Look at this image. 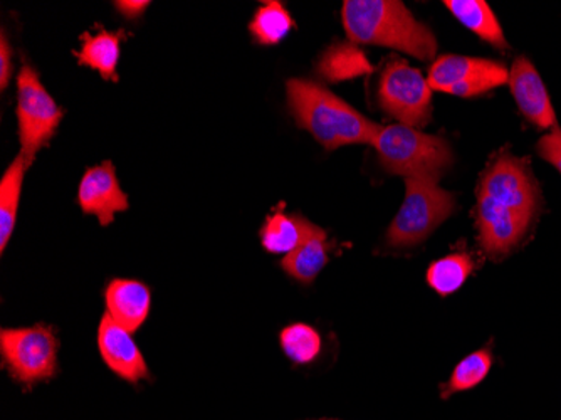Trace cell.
Listing matches in <instances>:
<instances>
[{"label":"cell","mask_w":561,"mask_h":420,"mask_svg":"<svg viewBox=\"0 0 561 420\" xmlns=\"http://www.w3.org/2000/svg\"><path fill=\"white\" fill-rule=\"evenodd\" d=\"M342 21L353 44L392 47L421 61L436 58V36L397 0H346Z\"/></svg>","instance_id":"obj_1"},{"label":"cell","mask_w":561,"mask_h":420,"mask_svg":"<svg viewBox=\"0 0 561 420\" xmlns=\"http://www.w3.org/2000/svg\"><path fill=\"white\" fill-rule=\"evenodd\" d=\"M286 94L296 125L310 132L327 150H336L345 145L371 144L380 128L342 98L313 81L289 80Z\"/></svg>","instance_id":"obj_2"},{"label":"cell","mask_w":561,"mask_h":420,"mask_svg":"<svg viewBox=\"0 0 561 420\" xmlns=\"http://www.w3.org/2000/svg\"><path fill=\"white\" fill-rule=\"evenodd\" d=\"M378 162L389 173L405 179H439L453 163V150L444 138L422 134L411 126H380L374 141Z\"/></svg>","instance_id":"obj_3"},{"label":"cell","mask_w":561,"mask_h":420,"mask_svg":"<svg viewBox=\"0 0 561 420\" xmlns=\"http://www.w3.org/2000/svg\"><path fill=\"white\" fill-rule=\"evenodd\" d=\"M59 340L55 328L34 325L30 328H2L0 356L9 377L25 391L58 375Z\"/></svg>","instance_id":"obj_4"},{"label":"cell","mask_w":561,"mask_h":420,"mask_svg":"<svg viewBox=\"0 0 561 420\" xmlns=\"http://www.w3.org/2000/svg\"><path fill=\"white\" fill-rule=\"evenodd\" d=\"M405 201L387 230V246L414 248L431 236L456 211L453 194L434 179H407Z\"/></svg>","instance_id":"obj_5"},{"label":"cell","mask_w":561,"mask_h":420,"mask_svg":"<svg viewBox=\"0 0 561 420\" xmlns=\"http://www.w3.org/2000/svg\"><path fill=\"white\" fill-rule=\"evenodd\" d=\"M65 118L55 98L41 83L33 66H22L18 76V123L21 155L33 166L41 148L46 147Z\"/></svg>","instance_id":"obj_6"},{"label":"cell","mask_w":561,"mask_h":420,"mask_svg":"<svg viewBox=\"0 0 561 420\" xmlns=\"http://www.w3.org/2000/svg\"><path fill=\"white\" fill-rule=\"evenodd\" d=\"M378 103L381 110L400 125L421 129L431 122L432 88L419 69L402 59L387 63L378 81Z\"/></svg>","instance_id":"obj_7"},{"label":"cell","mask_w":561,"mask_h":420,"mask_svg":"<svg viewBox=\"0 0 561 420\" xmlns=\"http://www.w3.org/2000/svg\"><path fill=\"white\" fill-rule=\"evenodd\" d=\"M427 81L432 90L472 98L506 84L510 72L503 65L490 59L446 55L431 66Z\"/></svg>","instance_id":"obj_8"},{"label":"cell","mask_w":561,"mask_h":420,"mask_svg":"<svg viewBox=\"0 0 561 420\" xmlns=\"http://www.w3.org/2000/svg\"><path fill=\"white\" fill-rule=\"evenodd\" d=\"M493 198L504 207L533 219L538 208V185L525 160L510 154L497 155L484 170L479 182V194Z\"/></svg>","instance_id":"obj_9"},{"label":"cell","mask_w":561,"mask_h":420,"mask_svg":"<svg viewBox=\"0 0 561 420\" xmlns=\"http://www.w3.org/2000/svg\"><path fill=\"white\" fill-rule=\"evenodd\" d=\"M529 217L497 204L486 195H478L476 224L479 245L491 259H501L518 248L531 226Z\"/></svg>","instance_id":"obj_10"},{"label":"cell","mask_w":561,"mask_h":420,"mask_svg":"<svg viewBox=\"0 0 561 420\" xmlns=\"http://www.w3.org/2000/svg\"><path fill=\"white\" fill-rule=\"evenodd\" d=\"M98 350L101 360L122 381L134 385L150 381V371L135 343L134 333L116 323L108 313L103 315L98 327Z\"/></svg>","instance_id":"obj_11"},{"label":"cell","mask_w":561,"mask_h":420,"mask_svg":"<svg viewBox=\"0 0 561 420\" xmlns=\"http://www.w3.org/2000/svg\"><path fill=\"white\" fill-rule=\"evenodd\" d=\"M78 204L83 214L96 216L103 227L110 226L116 214L128 211V195L119 188L115 167L110 160L84 172L78 188Z\"/></svg>","instance_id":"obj_12"},{"label":"cell","mask_w":561,"mask_h":420,"mask_svg":"<svg viewBox=\"0 0 561 420\" xmlns=\"http://www.w3.org/2000/svg\"><path fill=\"white\" fill-rule=\"evenodd\" d=\"M507 83L512 88L519 112L529 122L540 128L557 126V116H554L553 104L548 97L547 88H545L537 68L528 59L518 58L513 63Z\"/></svg>","instance_id":"obj_13"},{"label":"cell","mask_w":561,"mask_h":420,"mask_svg":"<svg viewBox=\"0 0 561 420\" xmlns=\"http://www.w3.org/2000/svg\"><path fill=\"white\" fill-rule=\"evenodd\" d=\"M105 305L106 313L116 323L135 333L150 315V287L141 281L115 277L106 284Z\"/></svg>","instance_id":"obj_14"},{"label":"cell","mask_w":561,"mask_h":420,"mask_svg":"<svg viewBox=\"0 0 561 420\" xmlns=\"http://www.w3.org/2000/svg\"><path fill=\"white\" fill-rule=\"evenodd\" d=\"M324 234L321 227L314 226L310 220L298 214L283 213V208H277L273 216L266 217L263 227L260 230L263 248L271 254H285L296 251L299 246L318 238Z\"/></svg>","instance_id":"obj_15"},{"label":"cell","mask_w":561,"mask_h":420,"mask_svg":"<svg viewBox=\"0 0 561 420\" xmlns=\"http://www.w3.org/2000/svg\"><path fill=\"white\" fill-rule=\"evenodd\" d=\"M80 39L81 49L75 53L78 65L94 69L105 81L118 83L119 76L116 69L122 55V43L128 39L126 31H88L81 34Z\"/></svg>","instance_id":"obj_16"},{"label":"cell","mask_w":561,"mask_h":420,"mask_svg":"<svg viewBox=\"0 0 561 420\" xmlns=\"http://www.w3.org/2000/svg\"><path fill=\"white\" fill-rule=\"evenodd\" d=\"M371 71L374 66L368 63L364 50L353 43L331 44L318 61V75L330 83L355 80Z\"/></svg>","instance_id":"obj_17"},{"label":"cell","mask_w":561,"mask_h":420,"mask_svg":"<svg viewBox=\"0 0 561 420\" xmlns=\"http://www.w3.org/2000/svg\"><path fill=\"white\" fill-rule=\"evenodd\" d=\"M22 155L15 157L0 180V251L4 252L11 241L18 220L19 202H21L22 183L30 169Z\"/></svg>","instance_id":"obj_18"},{"label":"cell","mask_w":561,"mask_h":420,"mask_svg":"<svg viewBox=\"0 0 561 420\" xmlns=\"http://www.w3.org/2000/svg\"><path fill=\"white\" fill-rule=\"evenodd\" d=\"M444 5L453 12L457 21L478 34L481 39L488 41L500 49L506 47L500 22L484 0H446Z\"/></svg>","instance_id":"obj_19"},{"label":"cell","mask_w":561,"mask_h":420,"mask_svg":"<svg viewBox=\"0 0 561 420\" xmlns=\"http://www.w3.org/2000/svg\"><path fill=\"white\" fill-rule=\"evenodd\" d=\"M330 249L327 232L321 234L285 256L280 261V270L301 284H311L330 261Z\"/></svg>","instance_id":"obj_20"},{"label":"cell","mask_w":561,"mask_h":420,"mask_svg":"<svg viewBox=\"0 0 561 420\" xmlns=\"http://www.w3.org/2000/svg\"><path fill=\"white\" fill-rule=\"evenodd\" d=\"M474 262L466 252H454L446 258L432 262L427 270L428 286L440 296L456 293L471 276Z\"/></svg>","instance_id":"obj_21"},{"label":"cell","mask_w":561,"mask_h":420,"mask_svg":"<svg viewBox=\"0 0 561 420\" xmlns=\"http://www.w3.org/2000/svg\"><path fill=\"white\" fill-rule=\"evenodd\" d=\"M295 21L280 2L261 5L249 22V33L261 46H276L291 33Z\"/></svg>","instance_id":"obj_22"},{"label":"cell","mask_w":561,"mask_h":420,"mask_svg":"<svg viewBox=\"0 0 561 420\" xmlns=\"http://www.w3.org/2000/svg\"><path fill=\"white\" fill-rule=\"evenodd\" d=\"M491 366H493V355H491L490 349L478 350V352L466 356L465 360L457 363L449 381L440 387V397L449 399L450 396H456L459 391L478 387L490 374Z\"/></svg>","instance_id":"obj_23"},{"label":"cell","mask_w":561,"mask_h":420,"mask_svg":"<svg viewBox=\"0 0 561 420\" xmlns=\"http://www.w3.org/2000/svg\"><path fill=\"white\" fill-rule=\"evenodd\" d=\"M280 349L296 365H308L321 353V334L306 323L289 325L279 333Z\"/></svg>","instance_id":"obj_24"},{"label":"cell","mask_w":561,"mask_h":420,"mask_svg":"<svg viewBox=\"0 0 561 420\" xmlns=\"http://www.w3.org/2000/svg\"><path fill=\"white\" fill-rule=\"evenodd\" d=\"M537 148L541 159L557 167L558 172L561 173V129L558 128V126L551 128L550 134L545 135V137L538 141Z\"/></svg>","instance_id":"obj_25"},{"label":"cell","mask_w":561,"mask_h":420,"mask_svg":"<svg viewBox=\"0 0 561 420\" xmlns=\"http://www.w3.org/2000/svg\"><path fill=\"white\" fill-rule=\"evenodd\" d=\"M12 72V47L5 34H0V90L4 91L11 83Z\"/></svg>","instance_id":"obj_26"},{"label":"cell","mask_w":561,"mask_h":420,"mask_svg":"<svg viewBox=\"0 0 561 420\" xmlns=\"http://www.w3.org/2000/svg\"><path fill=\"white\" fill-rule=\"evenodd\" d=\"M148 5H150L148 0H119V2H115L116 11H118L123 18L130 19V21L141 18L145 11H147Z\"/></svg>","instance_id":"obj_27"},{"label":"cell","mask_w":561,"mask_h":420,"mask_svg":"<svg viewBox=\"0 0 561 420\" xmlns=\"http://www.w3.org/2000/svg\"><path fill=\"white\" fill-rule=\"evenodd\" d=\"M318 420H336V419H318Z\"/></svg>","instance_id":"obj_28"}]
</instances>
